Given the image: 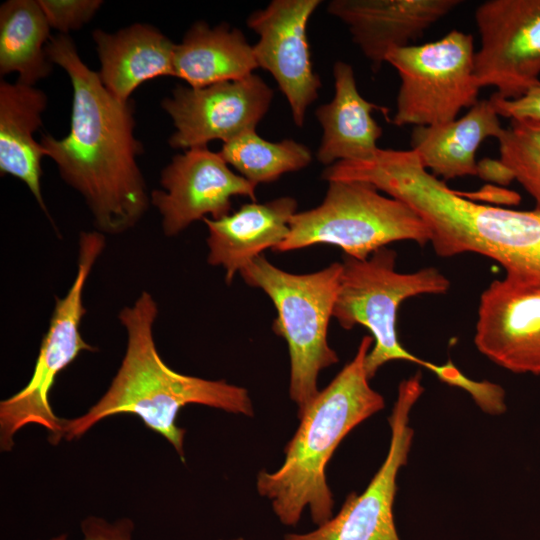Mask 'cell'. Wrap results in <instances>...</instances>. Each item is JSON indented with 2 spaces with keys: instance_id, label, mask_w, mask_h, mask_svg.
Wrapping results in <instances>:
<instances>
[{
  "instance_id": "1",
  "label": "cell",
  "mask_w": 540,
  "mask_h": 540,
  "mask_svg": "<svg viewBox=\"0 0 540 540\" xmlns=\"http://www.w3.org/2000/svg\"><path fill=\"white\" fill-rule=\"evenodd\" d=\"M45 50L52 64L69 76L73 100L67 136L42 134L39 142L64 182L84 198L96 230L122 234L151 205L137 163L143 147L134 135L133 103L108 92L68 35L51 36Z\"/></svg>"
},
{
  "instance_id": "2",
  "label": "cell",
  "mask_w": 540,
  "mask_h": 540,
  "mask_svg": "<svg viewBox=\"0 0 540 540\" xmlns=\"http://www.w3.org/2000/svg\"><path fill=\"white\" fill-rule=\"evenodd\" d=\"M345 176L411 206L428 225L437 255L480 254L503 266L506 277L540 287V210L468 200L426 170L412 149L378 148L348 163Z\"/></svg>"
},
{
  "instance_id": "3",
  "label": "cell",
  "mask_w": 540,
  "mask_h": 540,
  "mask_svg": "<svg viewBox=\"0 0 540 540\" xmlns=\"http://www.w3.org/2000/svg\"><path fill=\"white\" fill-rule=\"evenodd\" d=\"M158 304L147 291L124 306L118 320L127 333L120 367L104 395L83 415L63 419L62 439H79L101 420L118 414L138 416L184 457L185 429L177 426L179 411L201 404L248 417L254 409L248 391L224 380H207L174 371L160 357L153 336Z\"/></svg>"
},
{
  "instance_id": "4",
  "label": "cell",
  "mask_w": 540,
  "mask_h": 540,
  "mask_svg": "<svg viewBox=\"0 0 540 540\" xmlns=\"http://www.w3.org/2000/svg\"><path fill=\"white\" fill-rule=\"evenodd\" d=\"M372 344V336L365 335L353 359L298 415L300 423L284 448L282 465L258 473V493L271 501L285 525H296L305 507L317 526L332 518L326 466L343 438L385 406L383 396L369 385L365 368Z\"/></svg>"
},
{
  "instance_id": "5",
  "label": "cell",
  "mask_w": 540,
  "mask_h": 540,
  "mask_svg": "<svg viewBox=\"0 0 540 540\" xmlns=\"http://www.w3.org/2000/svg\"><path fill=\"white\" fill-rule=\"evenodd\" d=\"M341 273L339 262L313 273H289L263 255L239 273L247 285L263 290L276 308L272 329L288 345L289 394L298 407V415L318 394L320 371L339 360L328 344L327 334Z\"/></svg>"
},
{
  "instance_id": "6",
  "label": "cell",
  "mask_w": 540,
  "mask_h": 540,
  "mask_svg": "<svg viewBox=\"0 0 540 540\" xmlns=\"http://www.w3.org/2000/svg\"><path fill=\"white\" fill-rule=\"evenodd\" d=\"M317 207L296 212L287 238L273 251L288 252L326 244L346 256L367 259L395 241L425 246L431 232L422 217L405 202L380 194L364 181H331Z\"/></svg>"
},
{
  "instance_id": "7",
  "label": "cell",
  "mask_w": 540,
  "mask_h": 540,
  "mask_svg": "<svg viewBox=\"0 0 540 540\" xmlns=\"http://www.w3.org/2000/svg\"><path fill=\"white\" fill-rule=\"evenodd\" d=\"M397 254L383 247L364 260L346 256L342 263L333 317L344 329L366 327L374 346L365 368L369 379L389 361L403 360L427 369L429 362L405 349L396 329L397 313L406 299L423 294H445L450 281L434 267L412 273L395 270Z\"/></svg>"
},
{
  "instance_id": "8",
  "label": "cell",
  "mask_w": 540,
  "mask_h": 540,
  "mask_svg": "<svg viewBox=\"0 0 540 540\" xmlns=\"http://www.w3.org/2000/svg\"><path fill=\"white\" fill-rule=\"evenodd\" d=\"M105 245V235L97 230L80 233L75 278L65 296L56 298L32 376L24 388L0 402L2 451H10L15 434L30 424L45 428L51 444L56 445L62 440L63 419L53 412L49 393L58 374L82 351H97L82 338L80 324L86 313L83 291Z\"/></svg>"
},
{
  "instance_id": "9",
  "label": "cell",
  "mask_w": 540,
  "mask_h": 540,
  "mask_svg": "<svg viewBox=\"0 0 540 540\" xmlns=\"http://www.w3.org/2000/svg\"><path fill=\"white\" fill-rule=\"evenodd\" d=\"M474 39L453 29L443 38L391 50L386 62L401 80L396 126H435L457 119L462 108L478 102L481 87L474 74Z\"/></svg>"
},
{
  "instance_id": "10",
  "label": "cell",
  "mask_w": 540,
  "mask_h": 540,
  "mask_svg": "<svg viewBox=\"0 0 540 540\" xmlns=\"http://www.w3.org/2000/svg\"><path fill=\"white\" fill-rule=\"evenodd\" d=\"M481 47L475 52L479 86L513 100L540 83V0H488L475 10Z\"/></svg>"
},
{
  "instance_id": "11",
  "label": "cell",
  "mask_w": 540,
  "mask_h": 540,
  "mask_svg": "<svg viewBox=\"0 0 540 540\" xmlns=\"http://www.w3.org/2000/svg\"><path fill=\"white\" fill-rule=\"evenodd\" d=\"M423 391L420 372L400 383L388 418L389 450L366 489L361 494L350 493L337 515L317 529L286 534L285 540H399L393 518L396 478L407 463L412 444L414 432L409 426V414Z\"/></svg>"
},
{
  "instance_id": "12",
  "label": "cell",
  "mask_w": 540,
  "mask_h": 540,
  "mask_svg": "<svg viewBox=\"0 0 540 540\" xmlns=\"http://www.w3.org/2000/svg\"><path fill=\"white\" fill-rule=\"evenodd\" d=\"M272 98L273 90L256 74L201 88L178 86L161 103L175 128L168 142L184 151L228 142L256 130Z\"/></svg>"
},
{
  "instance_id": "13",
  "label": "cell",
  "mask_w": 540,
  "mask_h": 540,
  "mask_svg": "<svg viewBox=\"0 0 540 540\" xmlns=\"http://www.w3.org/2000/svg\"><path fill=\"white\" fill-rule=\"evenodd\" d=\"M160 184L162 189H154L150 201L167 237L178 235L197 220L228 215L235 196L256 201V185L232 171L220 153L207 146L174 156L162 170Z\"/></svg>"
},
{
  "instance_id": "14",
  "label": "cell",
  "mask_w": 540,
  "mask_h": 540,
  "mask_svg": "<svg viewBox=\"0 0 540 540\" xmlns=\"http://www.w3.org/2000/svg\"><path fill=\"white\" fill-rule=\"evenodd\" d=\"M320 0H273L254 11L248 27L259 39L253 45L258 67L268 71L286 97L292 119L302 127L305 113L318 97L319 76L313 71L306 34Z\"/></svg>"
},
{
  "instance_id": "15",
  "label": "cell",
  "mask_w": 540,
  "mask_h": 540,
  "mask_svg": "<svg viewBox=\"0 0 540 540\" xmlns=\"http://www.w3.org/2000/svg\"><path fill=\"white\" fill-rule=\"evenodd\" d=\"M474 343L498 366L540 375V287L505 276L480 296Z\"/></svg>"
},
{
  "instance_id": "16",
  "label": "cell",
  "mask_w": 540,
  "mask_h": 540,
  "mask_svg": "<svg viewBox=\"0 0 540 540\" xmlns=\"http://www.w3.org/2000/svg\"><path fill=\"white\" fill-rule=\"evenodd\" d=\"M461 3V0H333L327 10L347 25L354 43L376 72L391 50L410 45Z\"/></svg>"
},
{
  "instance_id": "17",
  "label": "cell",
  "mask_w": 540,
  "mask_h": 540,
  "mask_svg": "<svg viewBox=\"0 0 540 540\" xmlns=\"http://www.w3.org/2000/svg\"><path fill=\"white\" fill-rule=\"evenodd\" d=\"M296 209V200L283 196L265 203L243 204L220 219L204 218L208 229L207 262L221 266L230 284L254 258L268 248L274 250L287 238Z\"/></svg>"
},
{
  "instance_id": "18",
  "label": "cell",
  "mask_w": 540,
  "mask_h": 540,
  "mask_svg": "<svg viewBox=\"0 0 540 540\" xmlns=\"http://www.w3.org/2000/svg\"><path fill=\"white\" fill-rule=\"evenodd\" d=\"M99 57L98 75L110 94L130 101L144 82L174 76L175 44L157 28L135 23L115 33L96 29L92 34Z\"/></svg>"
},
{
  "instance_id": "19",
  "label": "cell",
  "mask_w": 540,
  "mask_h": 540,
  "mask_svg": "<svg viewBox=\"0 0 540 540\" xmlns=\"http://www.w3.org/2000/svg\"><path fill=\"white\" fill-rule=\"evenodd\" d=\"M334 97L316 111L323 135L317 160L327 167L339 161L370 157L379 148L382 128L372 117L384 108L367 101L357 89L351 65L337 61L333 67Z\"/></svg>"
},
{
  "instance_id": "20",
  "label": "cell",
  "mask_w": 540,
  "mask_h": 540,
  "mask_svg": "<svg viewBox=\"0 0 540 540\" xmlns=\"http://www.w3.org/2000/svg\"><path fill=\"white\" fill-rule=\"evenodd\" d=\"M46 94L20 82L0 83V172L24 182L51 220L41 192V159L45 151L34 138L42 126Z\"/></svg>"
},
{
  "instance_id": "21",
  "label": "cell",
  "mask_w": 540,
  "mask_h": 540,
  "mask_svg": "<svg viewBox=\"0 0 540 540\" xmlns=\"http://www.w3.org/2000/svg\"><path fill=\"white\" fill-rule=\"evenodd\" d=\"M504 128L490 99L478 100L461 118L435 126H415L411 148L426 170L443 181L476 175V151Z\"/></svg>"
},
{
  "instance_id": "22",
  "label": "cell",
  "mask_w": 540,
  "mask_h": 540,
  "mask_svg": "<svg viewBox=\"0 0 540 540\" xmlns=\"http://www.w3.org/2000/svg\"><path fill=\"white\" fill-rule=\"evenodd\" d=\"M256 68L253 45L239 29L226 24L210 27L197 21L174 47V77L192 88L241 79Z\"/></svg>"
},
{
  "instance_id": "23",
  "label": "cell",
  "mask_w": 540,
  "mask_h": 540,
  "mask_svg": "<svg viewBox=\"0 0 540 540\" xmlns=\"http://www.w3.org/2000/svg\"><path fill=\"white\" fill-rule=\"evenodd\" d=\"M50 25L38 0H8L0 7V74H18L34 86L47 77L52 62L46 54Z\"/></svg>"
},
{
  "instance_id": "24",
  "label": "cell",
  "mask_w": 540,
  "mask_h": 540,
  "mask_svg": "<svg viewBox=\"0 0 540 540\" xmlns=\"http://www.w3.org/2000/svg\"><path fill=\"white\" fill-rule=\"evenodd\" d=\"M220 155L242 177L255 184L271 183L283 174L299 171L312 161L310 149L292 139L271 142L256 130L223 143Z\"/></svg>"
},
{
  "instance_id": "25",
  "label": "cell",
  "mask_w": 540,
  "mask_h": 540,
  "mask_svg": "<svg viewBox=\"0 0 540 540\" xmlns=\"http://www.w3.org/2000/svg\"><path fill=\"white\" fill-rule=\"evenodd\" d=\"M498 141L500 160L534 199L535 209L540 210V152L509 128H504Z\"/></svg>"
},
{
  "instance_id": "26",
  "label": "cell",
  "mask_w": 540,
  "mask_h": 540,
  "mask_svg": "<svg viewBox=\"0 0 540 540\" xmlns=\"http://www.w3.org/2000/svg\"><path fill=\"white\" fill-rule=\"evenodd\" d=\"M441 381L468 392L476 404L490 415H501L506 411L505 391L489 381H475L464 375L451 361L432 364L430 370Z\"/></svg>"
},
{
  "instance_id": "27",
  "label": "cell",
  "mask_w": 540,
  "mask_h": 540,
  "mask_svg": "<svg viewBox=\"0 0 540 540\" xmlns=\"http://www.w3.org/2000/svg\"><path fill=\"white\" fill-rule=\"evenodd\" d=\"M51 28L68 35L87 24L100 9L101 0H38Z\"/></svg>"
},
{
  "instance_id": "28",
  "label": "cell",
  "mask_w": 540,
  "mask_h": 540,
  "mask_svg": "<svg viewBox=\"0 0 540 540\" xmlns=\"http://www.w3.org/2000/svg\"><path fill=\"white\" fill-rule=\"evenodd\" d=\"M82 540H133L134 523L129 518H122L109 523L103 518L90 516L81 522ZM50 540H68L66 535H59Z\"/></svg>"
},
{
  "instance_id": "29",
  "label": "cell",
  "mask_w": 540,
  "mask_h": 540,
  "mask_svg": "<svg viewBox=\"0 0 540 540\" xmlns=\"http://www.w3.org/2000/svg\"><path fill=\"white\" fill-rule=\"evenodd\" d=\"M489 99L499 116L540 120V83L517 99H500L493 95Z\"/></svg>"
},
{
  "instance_id": "30",
  "label": "cell",
  "mask_w": 540,
  "mask_h": 540,
  "mask_svg": "<svg viewBox=\"0 0 540 540\" xmlns=\"http://www.w3.org/2000/svg\"><path fill=\"white\" fill-rule=\"evenodd\" d=\"M476 175L482 180L504 186L515 180L511 170L500 159L496 160L489 157L477 162Z\"/></svg>"
},
{
  "instance_id": "31",
  "label": "cell",
  "mask_w": 540,
  "mask_h": 540,
  "mask_svg": "<svg viewBox=\"0 0 540 540\" xmlns=\"http://www.w3.org/2000/svg\"><path fill=\"white\" fill-rule=\"evenodd\" d=\"M508 128L519 138L540 152V120L510 119Z\"/></svg>"
},
{
  "instance_id": "32",
  "label": "cell",
  "mask_w": 540,
  "mask_h": 540,
  "mask_svg": "<svg viewBox=\"0 0 540 540\" xmlns=\"http://www.w3.org/2000/svg\"><path fill=\"white\" fill-rule=\"evenodd\" d=\"M231 540H243L242 538H237V539H231Z\"/></svg>"
}]
</instances>
